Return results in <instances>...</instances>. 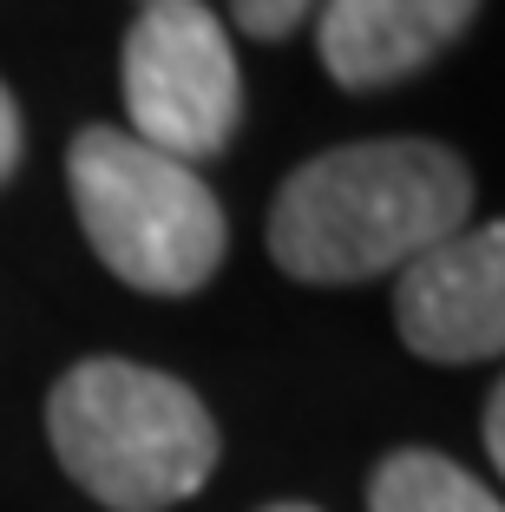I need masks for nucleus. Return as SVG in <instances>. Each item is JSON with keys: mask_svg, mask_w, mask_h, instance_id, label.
Returning <instances> with one entry per match:
<instances>
[{"mask_svg": "<svg viewBox=\"0 0 505 512\" xmlns=\"http://www.w3.org/2000/svg\"><path fill=\"white\" fill-rule=\"evenodd\" d=\"M473 224V171L433 138H361L289 171L269 256L296 283H368Z\"/></svg>", "mask_w": 505, "mask_h": 512, "instance_id": "1", "label": "nucleus"}, {"mask_svg": "<svg viewBox=\"0 0 505 512\" xmlns=\"http://www.w3.org/2000/svg\"><path fill=\"white\" fill-rule=\"evenodd\" d=\"M53 460L112 512H164L217 473V421L191 381L125 355H86L46 394Z\"/></svg>", "mask_w": 505, "mask_h": 512, "instance_id": "2", "label": "nucleus"}, {"mask_svg": "<svg viewBox=\"0 0 505 512\" xmlns=\"http://www.w3.org/2000/svg\"><path fill=\"white\" fill-rule=\"evenodd\" d=\"M66 184L92 256L145 296H197L230 256L217 191L132 132L86 125L66 151Z\"/></svg>", "mask_w": 505, "mask_h": 512, "instance_id": "3", "label": "nucleus"}, {"mask_svg": "<svg viewBox=\"0 0 505 512\" xmlns=\"http://www.w3.org/2000/svg\"><path fill=\"white\" fill-rule=\"evenodd\" d=\"M125 112L138 145L191 171L230 151L243 119V73L204 0H145L125 33Z\"/></svg>", "mask_w": 505, "mask_h": 512, "instance_id": "4", "label": "nucleus"}, {"mask_svg": "<svg viewBox=\"0 0 505 512\" xmlns=\"http://www.w3.org/2000/svg\"><path fill=\"white\" fill-rule=\"evenodd\" d=\"M394 322L420 362L473 368L499 362L505 348V230H453L446 243L401 263Z\"/></svg>", "mask_w": 505, "mask_h": 512, "instance_id": "5", "label": "nucleus"}, {"mask_svg": "<svg viewBox=\"0 0 505 512\" xmlns=\"http://www.w3.org/2000/svg\"><path fill=\"white\" fill-rule=\"evenodd\" d=\"M479 20V0H322V73L342 92H381L433 66Z\"/></svg>", "mask_w": 505, "mask_h": 512, "instance_id": "6", "label": "nucleus"}, {"mask_svg": "<svg viewBox=\"0 0 505 512\" xmlns=\"http://www.w3.org/2000/svg\"><path fill=\"white\" fill-rule=\"evenodd\" d=\"M368 512H505V506L460 460H446L433 447H401L374 467Z\"/></svg>", "mask_w": 505, "mask_h": 512, "instance_id": "7", "label": "nucleus"}, {"mask_svg": "<svg viewBox=\"0 0 505 512\" xmlns=\"http://www.w3.org/2000/svg\"><path fill=\"white\" fill-rule=\"evenodd\" d=\"M309 14H315V0H230V20H237L250 40H263V46L289 40Z\"/></svg>", "mask_w": 505, "mask_h": 512, "instance_id": "8", "label": "nucleus"}, {"mask_svg": "<svg viewBox=\"0 0 505 512\" xmlns=\"http://www.w3.org/2000/svg\"><path fill=\"white\" fill-rule=\"evenodd\" d=\"M20 171V106L14 92H7V79H0V184Z\"/></svg>", "mask_w": 505, "mask_h": 512, "instance_id": "9", "label": "nucleus"}, {"mask_svg": "<svg viewBox=\"0 0 505 512\" xmlns=\"http://www.w3.org/2000/svg\"><path fill=\"white\" fill-rule=\"evenodd\" d=\"M486 460H492V467H505V394L499 388L486 394Z\"/></svg>", "mask_w": 505, "mask_h": 512, "instance_id": "10", "label": "nucleus"}, {"mask_svg": "<svg viewBox=\"0 0 505 512\" xmlns=\"http://www.w3.org/2000/svg\"><path fill=\"white\" fill-rule=\"evenodd\" d=\"M263 512H315V506H296V499H283V506H263Z\"/></svg>", "mask_w": 505, "mask_h": 512, "instance_id": "11", "label": "nucleus"}]
</instances>
